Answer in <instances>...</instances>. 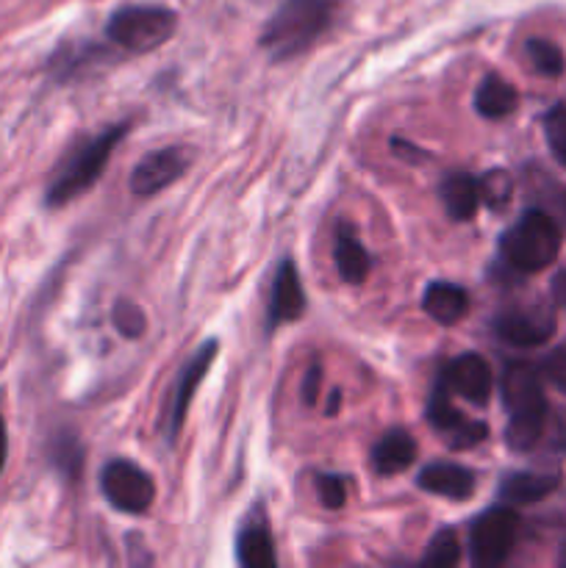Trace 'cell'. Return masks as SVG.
Returning <instances> with one entry per match:
<instances>
[{"label": "cell", "mask_w": 566, "mask_h": 568, "mask_svg": "<svg viewBox=\"0 0 566 568\" xmlns=\"http://www.w3.org/2000/svg\"><path fill=\"white\" fill-rule=\"evenodd\" d=\"M114 325H117V331L122 333V336H128V338L142 336V333H144L142 308H139V305H133V303H120L114 308Z\"/></svg>", "instance_id": "28"}, {"label": "cell", "mask_w": 566, "mask_h": 568, "mask_svg": "<svg viewBox=\"0 0 566 568\" xmlns=\"http://www.w3.org/2000/svg\"><path fill=\"white\" fill-rule=\"evenodd\" d=\"M422 308L438 325H455L469 311V294H466V288L455 286V283L436 281L425 288Z\"/></svg>", "instance_id": "17"}, {"label": "cell", "mask_w": 566, "mask_h": 568, "mask_svg": "<svg viewBox=\"0 0 566 568\" xmlns=\"http://www.w3.org/2000/svg\"><path fill=\"white\" fill-rule=\"evenodd\" d=\"M239 564L247 568H272L277 564L275 547H272V536L266 530L264 521H250L236 541Z\"/></svg>", "instance_id": "19"}, {"label": "cell", "mask_w": 566, "mask_h": 568, "mask_svg": "<svg viewBox=\"0 0 566 568\" xmlns=\"http://www.w3.org/2000/svg\"><path fill=\"white\" fill-rule=\"evenodd\" d=\"M6 449H9V442H6V425H3V416H0V471L6 466Z\"/></svg>", "instance_id": "33"}, {"label": "cell", "mask_w": 566, "mask_h": 568, "mask_svg": "<svg viewBox=\"0 0 566 568\" xmlns=\"http://www.w3.org/2000/svg\"><path fill=\"white\" fill-rule=\"evenodd\" d=\"M442 383L449 388V394H458L472 405H486L492 397L494 377L486 361L475 353L458 355L444 369Z\"/></svg>", "instance_id": "12"}, {"label": "cell", "mask_w": 566, "mask_h": 568, "mask_svg": "<svg viewBox=\"0 0 566 568\" xmlns=\"http://www.w3.org/2000/svg\"><path fill=\"white\" fill-rule=\"evenodd\" d=\"M438 197H442L444 211L455 222H466L475 216L477 205H481V183L469 172H449L438 183Z\"/></svg>", "instance_id": "15"}, {"label": "cell", "mask_w": 566, "mask_h": 568, "mask_svg": "<svg viewBox=\"0 0 566 568\" xmlns=\"http://www.w3.org/2000/svg\"><path fill=\"white\" fill-rule=\"evenodd\" d=\"M333 258H336V270L344 283H364L372 270L370 253L361 247V242L353 236V233H347V227L338 231L336 247H333Z\"/></svg>", "instance_id": "20"}, {"label": "cell", "mask_w": 566, "mask_h": 568, "mask_svg": "<svg viewBox=\"0 0 566 568\" xmlns=\"http://www.w3.org/2000/svg\"><path fill=\"white\" fill-rule=\"evenodd\" d=\"M558 564L566 568V544H564V547H560V555H558Z\"/></svg>", "instance_id": "35"}, {"label": "cell", "mask_w": 566, "mask_h": 568, "mask_svg": "<svg viewBox=\"0 0 566 568\" xmlns=\"http://www.w3.org/2000/svg\"><path fill=\"white\" fill-rule=\"evenodd\" d=\"M100 488H103L111 508L131 516L150 510L155 499L153 477L144 469H139L137 464H131V460H111V464H105L103 475H100Z\"/></svg>", "instance_id": "7"}, {"label": "cell", "mask_w": 566, "mask_h": 568, "mask_svg": "<svg viewBox=\"0 0 566 568\" xmlns=\"http://www.w3.org/2000/svg\"><path fill=\"white\" fill-rule=\"evenodd\" d=\"M192 164V153L186 148H161L155 153H148L131 172V192L139 197L161 192L172 181L183 175Z\"/></svg>", "instance_id": "10"}, {"label": "cell", "mask_w": 566, "mask_h": 568, "mask_svg": "<svg viewBox=\"0 0 566 568\" xmlns=\"http://www.w3.org/2000/svg\"><path fill=\"white\" fill-rule=\"evenodd\" d=\"M338 403H342V394H338V392H331V403L325 405V414H327V416H336Z\"/></svg>", "instance_id": "34"}, {"label": "cell", "mask_w": 566, "mask_h": 568, "mask_svg": "<svg viewBox=\"0 0 566 568\" xmlns=\"http://www.w3.org/2000/svg\"><path fill=\"white\" fill-rule=\"evenodd\" d=\"M481 200L488 205V209L499 211L508 205L511 192H514V181L505 170H492L481 178Z\"/></svg>", "instance_id": "24"}, {"label": "cell", "mask_w": 566, "mask_h": 568, "mask_svg": "<svg viewBox=\"0 0 566 568\" xmlns=\"http://www.w3.org/2000/svg\"><path fill=\"white\" fill-rule=\"evenodd\" d=\"M305 311V292L300 286L297 266L289 258L281 261L275 272V283H272V297H270V316H266V325L277 327L283 322L300 320Z\"/></svg>", "instance_id": "13"}, {"label": "cell", "mask_w": 566, "mask_h": 568, "mask_svg": "<svg viewBox=\"0 0 566 568\" xmlns=\"http://www.w3.org/2000/svg\"><path fill=\"white\" fill-rule=\"evenodd\" d=\"M427 422H431L433 430L442 433L449 449H469L488 436L486 422L466 419L458 414V408L449 403V388L442 381H438L436 392L427 403Z\"/></svg>", "instance_id": "8"}, {"label": "cell", "mask_w": 566, "mask_h": 568, "mask_svg": "<svg viewBox=\"0 0 566 568\" xmlns=\"http://www.w3.org/2000/svg\"><path fill=\"white\" fill-rule=\"evenodd\" d=\"M503 403L511 414L505 442L516 453H527L542 442L547 425V399L536 366L508 364L503 375Z\"/></svg>", "instance_id": "1"}, {"label": "cell", "mask_w": 566, "mask_h": 568, "mask_svg": "<svg viewBox=\"0 0 566 568\" xmlns=\"http://www.w3.org/2000/svg\"><path fill=\"white\" fill-rule=\"evenodd\" d=\"M370 460L377 475H400L416 460V442L408 436V430L394 427L372 447Z\"/></svg>", "instance_id": "16"}, {"label": "cell", "mask_w": 566, "mask_h": 568, "mask_svg": "<svg viewBox=\"0 0 566 568\" xmlns=\"http://www.w3.org/2000/svg\"><path fill=\"white\" fill-rule=\"evenodd\" d=\"M422 560H425L427 566H436V568H449L458 564L461 541L458 536H455V530H438L436 536H433L431 547H427L425 558Z\"/></svg>", "instance_id": "23"}, {"label": "cell", "mask_w": 566, "mask_h": 568, "mask_svg": "<svg viewBox=\"0 0 566 568\" xmlns=\"http://www.w3.org/2000/svg\"><path fill=\"white\" fill-rule=\"evenodd\" d=\"M50 458H53L55 469H59L61 475L72 477V480L81 475L83 453H81V444L75 442V436H59V438H55L53 449H50Z\"/></svg>", "instance_id": "25"}, {"label": "cell", "mask_w": 566, "mask_h": 568, "mask_svg": "<svg viewBox=\"0 0 566 568\" xmlns=\"http://www.w3.org/2000/svg\"><path fill=\"white\" fill-rule=\"evenodd\" d=\"M516 530H519V519L511 508L499 505V508L486 510L477 516L469 527V558L477 568H494L505 564L514 549Z\"/></svg>", "instance_id": "6"}, {"label": "cell", "mask_w": 566, "mask_h": 568, "mask_svg": "<svg viewBox=\"0 0 566 568\" xmlns=\"http://www.w3.org/2000/svg\"><path fill=\"white\" fill-rule=\"evenodd\" d=\"M553 294H555V300H558V303L564 305V308H566V270L560 272L558 277H555V283H553Z\"/></svg>", "instance_id": "32"}, {"label": "cell", "mask_w": 566, "mask_h": 568, "mask_svg": "<svg viewBox=\"0 0 566 568\" xmlns=\"http://www.w3.org/2000/svg\"><path fill=\"white\" fill-rule=\"evenodd\" d=\"M128 133V122H120V125L109 128L100 136L83 142L70 159L61 164V170L55 172L53 183L48 186V197L44 203L50 209H59V205H67L70 200H75L78 194L87 192L100 175H103L105 164H109L111 153H114L117 144L122 142V136Z\"/></svg>", "instance_id": "4"}, {"label": "cell", "mask_w": 566, "mask_h": 568, "mask_svg": "<svg viewBox=\"0 0 566 568\" xmlns=\"http://www.w3.org/2000/svg\"><path fill=\"white\" fill-rule=\"evenodd\" d=\"M503 261L516 272H542L558 258L560 231L555 220L544 211H525L499 239Z\"/></svg>", "instance_id": "3"}, {"label": "cell", "mask_w": 566, "mask_h": 568, "mask_svg": "<svg viewBox=\"0 0 566 568\" xmlns=\"http://www.w3.org/2000/svg\"><path fill=\"white\" fill-rule=\"evenodd\" d=\"M216 353H220V344L205 342L203 347L186 361V366L178 372L175 386H172V394H170V408H166V425H164L166 442H175L178 430H181L183 419H186L189 403H192L194 392H198V386L203 383L205 372H209L211 361L216 358Z\"/></svg>", "instance_id": "9"}, {"label": "cell", "mask_w": 566, "mask_h": 568, "mask_svg": "<svg viewBox=\"0 0 566 568\" xmlns=\"http://www.w3.org/2000/svg\"><path fill=\"white\" fill-rule=\"evenodd\" d=\"M316 494H320V503L327 510H338L347 503V477L320 475L316 477Z\"/></svg>", "instance_id": "27"}, {"label": "cell", "mask_w": 566, "mask_h": 568, "mask_svg": "<svg viewBox=\"0 0 566 568\" xmlns=\"http://www.w3.org/2000/svg\"><path fill=\"white\" fill-rule=\"evenodd\" d=\"M544 136H547V144L555 159L566 166V103L553 105L544 114Z\"/></svg>", "instance_id": "26"}, {"label": "cell", "mask_w": 566, "mask_h": 568, "mask_svg": "<svg viewBox=\"0 0 566 568\" xmlns=\"http://www.w3.org/2000/svg\"><path fill=\"white\" fill-rule=\"evenodd\" d=\"M392 150H394V153L405 155V159H427V153H422V150H420V148H414V144L400 142V139H394V142H392Z\"/></svg>", "instance_id": "31"}, {"label": "cell", "mask_w": 566, "mask_h": 568, "mask_svg": "<svg viewBox=\"0 0 566 568\" xmlns=\"http://www.w3.org/2000/svg\"><path fill=\"white\" fill-rule=\"evenodd\" d=\"M416 486L427 494L461 503V499L472 497V491H475V475L458 464H431L420 471Z\"/></svg>", "instance_id": "14"}, {"label": "cell", "mask_w": 566, "mask_h": 568, "mask_svg": "<svg viewBox=\"0 0 566 568\" xmlns=\"http://www.w3.org/2000/svg\"><path fill=\"white\" fill-rule=\"evenodd\" d=\"M475 109L486 120H503V116H508L516 109V89L508 81H503V78L488 75L477 87Z\"/></svg>", "instance_id": "21"}, {"label": "cell", "mask_w": 566, "mask_h": 568, "mask_svg": "<svg viewBox=\"0 0 566 568\" xmlns=\"http://www.w3.org/2000/svg\"><path fill=\"white\" fill-rule=\"evenodd\" d=\"M320 383H322L320 364H311L309 372H305V381H303V403L305 405L316 403V394H320Z\"/></svg>", "instance_id": "30"}, {"label": "cell", "mask_w": 566, "mask_h": 568, "mask_svg": "<svg viewBox=\"0 0 566 568\" xmlns=\"http://www.w3.org/2000/svg\"><path fill=\"white\" fill-rule=\"evenodd\" d=\"M525 50H527V59H530V64L536 67L542 75L558 78L560 72H564V67H566L564 53H560L558 44L549 42V39H527Z\"/></svg>", "instance_id": "22"}, {"label": "cell", "mask_w": 566, "mask_h": 568, "mask_svg": "<svg viewBox=\"0 0 566 568\" xmlns=\"http://www.w3.org/2000/svg\"><path fill=\"white\" fill-rule=\"evenodd\" d=\"M542 375L547 377L558 392L566 394V342H560L558 347L549 349V355L542 364Z\"/></svg>", "instance_id": "29"}, {"label": "cell", "mask_w": 566, "mask_h": 568, "mask_svg": "<svg viewBox=\"0 0 566 568\" xmlns=\"http://www.w3.org/2000/svg\"><path fill=\"white\" fill-rule=\"evenodd\" d=\"M494 331L503 342L514 344V347H538V344L549 342L555 333V316L553 311L544 305H530V308H514L497 316Z\"/></svg>", "instance_id": "11"}, {"label": "cell", "mask_w": 566, "mask_h": 568, "mask_svg": "<svg viewBox=\"0 0 566 568\" xmlns=\"http://www.w3.org/2000/svg\"><path fill=\"white\" fill-rule=\"evenodd\" d=\"M558 488L555 475H536V471H516L508 475L499 486V499L508 505H533L549 497Z\"/></svg>", "instance_id": "18"}, {"label": "cell", "mask_w": 566, "mask_h": 568, "mask_svg": "<svg viewBox=\"0 0 566 568\" xmlns=\"http://www.w3.org/2000/svg\"><path fill=\"white\" fill-rule=\"evenodd\" d=\"M175 22V11L164 6H125L111 14L105 37L131 53H148L172 37Z\"/></svg>", "instance_id": "5"}, {"label": "cell", "mask_w": 566, "mask_h": 568, "mask_svg": "<svg viewBox=\"0 0 566 568\" xmlns=\"http://www.w3.org/2000/svg\"><path fill=\"white\" fill-rule=\"evenodd\" d=\"M336 0H283L261 31L259 42L272 59H294L322 37L333 20Z\"/></svg>", "instance_id": "2"}]
</instances>
